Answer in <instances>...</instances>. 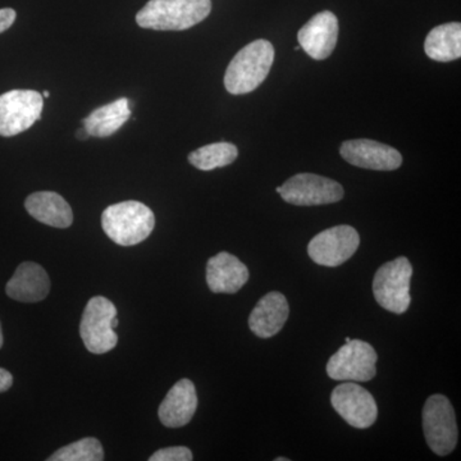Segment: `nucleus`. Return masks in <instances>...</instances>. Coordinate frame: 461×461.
<instances>
[{
	"mask_svg": "<svg viewBox=\"0 0 461 461\" xmlns=\"http://www.w3.org/2000/svg\"><path fill=\"white\" fill-rule=\"evenodd\" d=\"M90 135L89 132L86 131V129L83 127V129L78 130L77 131V139H80V140H86V139H89Z\"/></svg>",
	"mask_w": 461,
	"mask_h": 461,
	"instance_id": "a878e982",
	"label": "nucleus"
},
{
	"mask_svg": "<svg viewBox=\"0 0 461 461\" xmlns=\"http://www.w3.org/2000/svg\"><path fill=\"white\" fill-rule=\"evenodd\" d=\"M339 154L350 165L373 171H395L402 165L399 150L368 139L345 141L339 148Z\"/></svg>",
	"mask_w": 461,
	"mask_h": 461,
	"instance_id": "f8f14e48",
	"label": "nucleus"
},
{
	"mask_svg": "<svg viewBox=\"0 0 461 461\" xmlns=\"http://www.w3.org/2000/svg\"><path fill=\"white\" fill-rule=\"evenodd\" d=\"M196 409L198 393L195 384L190 379L184 378L168 391L165 400L160 403L158 415L163 426L168 429H180L190 423Z\"/></svg>",
	"mask_w": 461,
	"mask_h": 461,
	"instance_id": "4468645a",
	"label": "nucleus"
},
{
	"mask_svg": "<svg viewBox=\"0 0 461 461\" xmlns=\"http://www.w3.org/2000/svg\"><path fill=\"white\" fill-rule=\"evenodd\" d=\"M249 269L232 254H217L206 264V284L214 294H236L247 285Z\"/></svg>",
	"mask_w": 461,
	"mask_h": 461,
	"instance_id": "2eb2a0df",
	"label": "nucleus"
},
{
	"mask_svg": "<svg viewBox=\"0 0 461 461\" xmlns=\"http://www.w3.org/2000/svg\"><path fill=\"white\" fill-rule=\"evenodd\" d=\"M3 341H5V339H3L2 323H0V348H2Z\"/></svg>",
	"mask_w": 461,
	"mask_h": 461,
	"instance_id": "bb28decb",
	"label": "nucleus"
},
{
	"mask_svg": "<svg viewBox=\"0 0 461 461\" xmlns=\"http://www.w3.org/2000/svg\"><path fill=\"white\" fill-rule=\"evenodd\" d=\"M44 99L38 91L11 90L0 95V136L12 138L41 120Z\"/></svg>",
	"mask_w": 461,
	"mask_h": 461,
	"instance_id": "6e6552de",
	"label": "nucleus"
},
{
	"mask_svg": "<svg viewBox=\"0 0 461 461\" xmlns=\"http://www.w3.org/2000/svg\"><path fill=\"white\" fill-rule=\"evenodd\" d=\"M423 430L430 450L438 456L453 453L457 444L456 417L450 400L432 395L424 403Z\"/></svg>",
	"mask_w": 461,
	"mask_h": 461,
	"instance_id": "423d86ee",
	"label": "nucleus"
},
{
	"mask_svg": "<svg viewBox=\"0 0 461 461\" xmlns=\"http://www.w3.org/2000/svg\"><path fill=\"white\" fill-rule=\"evenodd\" d=\"M16 11L12 8L0 9V33L7 32L16 21Z\"/></svg>",
	"mask_w": 461,
	"mask_h": 461,
	"instance_id": "b1692460",
	"label": "nucleus"
},
{
	"mask_svg": "<svg viewBox=\"0 0 461 461\" xmlns=\"http://www.w3.org/2000/svg\"><path fill=\"white\" fill-rule=\"evenodd\" d=\"M150 461H191L193 453L190 448L185 446H175V447L162 448L149 457Z\"/></svg>",
	"mask_w": 461,
	"mask_h": 461,
	"instance_id": "5701e85b",
	"label": "nucleus"
},
{
	"mask_svg": "<svg viewBox=\"0 0 461 461\" xmlns=\"http://www.w3.org/2000/svg\"><path fill=\"white\" fill-rule=\"evenodd\" d=\"M104 460V450L99 439L86 437L59 448L48 461H102Z\"/></svg>",
	"mask_w": 461,
	"mask_h": 461,
	"instance_id": "4be33fe9",
	"label": "nucleus"
},
{
	"mask_svg": "<svg viewBox=\"0 0 461 461\" xmlns=\"http://www.w3.org/2000/svg\"><path fill=\"white\" fill-rule=\"evenodd\" d=\"M50 91H45L44 98H50Z\"/></svg>",
	"mask_w": 461,
	"mask_h": 461,
	"instance_id": "c85d7f7f",
	"label": "nucleus"
},
{
	"mask_svg": "<svg viewBox=\"0 0 461 461\" xmlns=\"http://www.w3.org/2000/svg\"><path fill=\"white\" fill-rule=\"evenodd\" d=\"M130 117H131V109H130L129 99L121 98L91 112L89 117L85 118L83 122L90 136L109 138L117 132L130 120Z\"/></svg>",
	"mask_w": 461,
	"mask_h": 461,
	"instance_id": "6ab92c4d",
	"label": "nucleus"
},
{
	"mask_svg": "<svg viewBox=\"0 0 461 461\" xmlns=\"http://www.w3.org/2000/svg\"><path fill=\"white\" fill-rule=\"evenodd\" d=\"M290 459H287V457H277V459H276V461H288Z\"/></svg>",
	"mask_w": 461,
	"mask_h": 461,
	"instance_id": "cd10ccee",
	"label": "nucleus"
},
{
	"mask_svg": "<svg viewBox=\"0 0 461 461\" xmlns=\"http://www.w3.org/2000/svg\"><path fill=\"white\" fill-rule=\"evenodd\" d=\"M50 291V276L41 264L33 262L21 263L5 286L7 295L20 303L42 302Z\"/></svg>",
	"mask_w": 461,
	"mask_h": 461,
	"instance_id": "dca6fc26",
	"label": "nucleus"
},
{
	"mask_svg": "<svg viewBox=\"0 0 461 461\" xmlns=\"http://www.w3.org/2000/svg\"><path fill=\"white\" fill-rule=\"evenodd\" d=\"M105 235L121 247H133L147 240L156 226V215L136 200L108 206L102 215Z\"/></svg>",
	"mask_w": 461,
	"mask_h": 461,
	"instance_id": "7ed1b4c3",
	"label": "nucleus"
},
{
	"mask_svg": "<svg viewBox=\"0 0 461 461\" xmlns=\"http://www.w3.org/2000/svg\"><path fill=\"white\" fill-rule=\"evenodd\" d=\"M360 245V236L351 226L332 227L321 230L311 240L308 254L314 263L323 267H339L354 256Z\"/></svg>",
	"mask_w": 461,
	"mask_h": 461,
	"instance_id": "9d476101",
	"label": "nucleus"
},
{
	"mask_svg": "<svg viewBox=\"0 0 461 461\" xmlns=\"http://www.w3.org/2000/svg\"><path fill=\"white\" fill-rule=\"evenodd\" d=\"M330 402L339 417L354 429H369L377 420L378 409L375 397L355 382L339 384L332 391Z\"/></svg>",
	"mask_w": 461,
	"mask_h": 461,
	"instance_id": "9b49d317",
	"label": "nucleus"
},
{
	"mask_svg": "<svg viewBox=\"0 0 461 461\" xmlns=\"http://www.w3.org/2000/svg\"><path fill=\"white\" fill-rule=\"evenodd\" d=\"M424 51L436 62H453L461 57V25L444 23L430 30L424 41Z\"/></svg>",
	"mask_w": 461,
	"mask_h": 461,
	"instance_id": "aec40b11",
	"label": "nucleus"
},
{
	"mask_svg": "<svg viewBox=\"0 0 461 461\" xmlns=\"http://www.w3.org/2000/svg\"><path fill=\"white\" fill-rule=\"evenodd\" d=\"M275 62L272 42L259 39L233 57L224 75V87L232 95H244L258 89L268 77Z\"/></svg>",
	"mask_w": 461,
	"mask_h": 461,
	"instance_id": "f257e3e1",
	"label": "nucleus"
},
{
	"mask_svg": "<svg viewBox=\"0 0 461 461\" xmlns=\"http://www.w3.org/2000/svg\"><path fill=\"white\" fill-rule=\"evenodd\" d=\"M350 341H351V339H350V338H346V339H345V344H346V342H350Z\"/></svg>",
	"mask_w": 461,
	"mask_h": 461,
	"instance_id": "c756f323",
	"label": "nucleus"
},
{
	"mask_svg": "<svg viewBox=\"0 0 461 461\" xmlns=\"http://www.w3.org/2000/svg\"><path fill=\"white\" fill-rule=\"evenodd\" d=\"M26 211L32 218L56 229H68L74 223V213L65 198L53 191L33 193L25 202Z\"/></svg>",
	"mask_w": 461,
	"mask_h": 461,
	"instance_id": "a211bd4d",
	"label": "nucleus"
},
{
	"mask_svg": "<svg viewBox=\"0 0 461 461\" xmlns=\"http://www.w3.org/2000/svg\"><path fill=\"white\" fill-rule=\"evenodd\" d=\"M282 199L296 206L326 205L344 198L341 184L314 173H299L281 186Z\"/></svg>",
	"mask_w": 461,
	"mask_h": 461,
	"instance_id": "1a4fd4ad",
	"label": "nucleus"
},
{
	"mask_svg": "<svg viewBox=\"0 0 461 461\" xmlns=\"http://www.w3.org/2000/svg\"><path fill=\"white\" fill-rule=\"evenodd\" d=\"M276 191H277V193H278V194H280L281 186H280V187H277V189H276Z\"/></svg>",
	"mask_w": 461,
	"mask_h": 461,
	"instance_id": "7c9ffc66",
	"label": "nucleus"
},
{
	"mask_svg": "<svg viewBox=\"0 0 461 461\" xmlns=\"http://www.w3.org/2000/svg\"><path fill=\"white\" fill-rule=\"evenodd\" d=\"M339 20L332 12L315 14L297 33L300 48L313 59L323 60L335 50L339 39Z\"/></svg>",
	"mask_w": 461,
	"mask_h": 461,
	"instance_id": "ddd939ff",
	"label": "nucleus"
},
{
	"mask_svg": "<svg viewBox=\"0 0 461 461\" xmlns=\"http://www.w3.org/2000/svg\"><path fill=\"white\" fill-rule=\"evenodd\" d=\"M239 157V149L230 142H214L194 150L189 154V162L200 171H213L215 168L232 165Z\"/></svg>",
	"mask_w": 461,
	"mask_h": 461,
	"instance_id": "412c9836",
	"label": "nucleus"
},
{
	"mask_svg": "<svg viewBox=\"0 0 461 461\" xmlns=\"http://www.w3.org/2000/svg\"><path fill=\"white\" fill-rule=\"evenodd\" d=\"M14 384V375L7 369L0 368V393H5Z\"/></svg>",
	"mask_w": 461,
	"mask_h": 461,
	"instance_id": "393cba45",
	"label": "nucleus"
},
{
	"mask_svg": "<svg viewBox=\"0 0 461 461\" xmlns=\"http://www.w3.org/2000/svg\"><path fill=\"white\" fill-rule=\"evenodd\" d=\"M211 11V0H149L136 14V23L142 29L184 32L204 21Z\"/></svg>",
	"mask_w": 461,
	"mask_h": 461,
	"instance_id": "f03ea898",
	"label": "nucleus"
},
{
	"mask_svg": "<svg viewBox=\"0 0 461 461\" xmlns=\"http://www.w3.org/2000/svg\"><path fill=\"white\" fill-rule=\"evenodd\" d=\"M411 276L408 258H396L384 264L373 278V294L378 304L391 313H405L411 303Z\"/></svg>",
	"mask_w": 461,
	"mask_h": 461,
	"instance_id": "20e7f679",
	"label": "nucleus"
},
{
	"mask_svg": "<svg viewBox=\"0 0 461 461\" xmlns=\"http://www.w3.org/2000/svg\"><path fill=\"white\" fill-rule=\"evenodd\" d=\"M377 353L368 342L351 339L327 363V375L335 381L368 382L375 377Z\"/></svg>",
	"mask_w": 461,
	"mask_h": 461,
	"instance_id": "0eeeda50",
	"label": "nucleus"
},
{
	"mask_svg": "<svg viewBox=\"0 0 461 461\" xmlns=\"http://www.w3.org/2000/svg\"><path fill=\"white\" fill-rule=\"evenodd\" d=\"M117 308L104 296H95L87 303L81 318L80 335L87 350L105 354L117 346Z\"/></svg>",
	"mask_w": 461,
	"mask_h": 461,
	"instance_id": "39448f33",
	"label": "nucleus"
},
{
	"mask_svg": "<svg viewBox=\"0 0 461 461\" xmlns=\"http://www.w3.org/2000/svg\"><path fill=\"white\" fill-rule=\"evenodd\" d=\"M288 314L290 306L286 297L277 291H272L258 302L249 317V327L258 338H273L284 329Z\"/></svg>",
	"mask_w": 461,
	"mask_h": 461,
	"instance_id": "f3484780",
	"label": "nucleus"
}]
</instances>
